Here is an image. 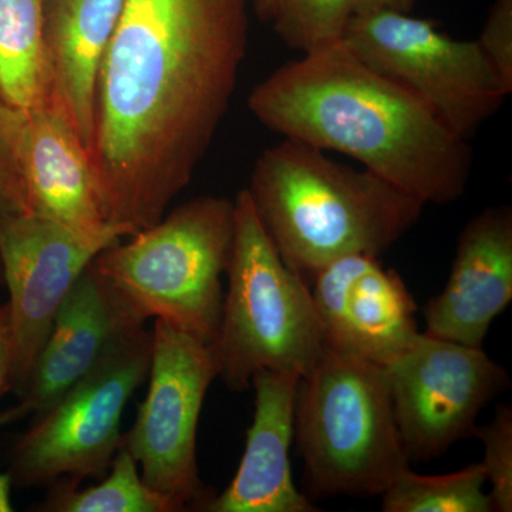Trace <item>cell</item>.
Masks as SVG:
<instances>
[{
	"instance_id": "24",
	"label": "cell",
	"mask_w": 512,
	"mask_h": 512,
	"mask_svg": "<svg viewBox=\"0 0 512 512\" xmlns=\"http://www.w3.org/2000/svg\"><path fill=\"white\" fill-rule=\"evenodd\" d=\"M477 43L512 93V0H495Z\"/></svg>"
},
{
	"instance_id": "9",
	"label": "cell",
	"mask_w": 512,
	"mask_h": 512,
	"mask_svg": "<svg viewBox=\"0 0 512 512\" xmlns=\"http://www.w3.org/2000/svg\"><path fill=\"white\" fill-rule=\"evenodd\" d=\"M150 386L121 446L141 466L144 483L175 511H204L214 495L202 484L197 434L202 404L218 377L210 345L156 320Z\"/></svg>"
},
{
	"instance_id": "22",
	"label": "cell",
	"mask_w": 512,
	"mask_h": 512,
	"mask_svg": "<svg viewBox=\"0 0 512 512\" xmlns=\"http://www.w3.org/2000/svg\"><path fill=\"white\" fill-rule=\"evenodd\" d=\"M473 436L483 443L484 466L490 481L493 511H512V412L501 407L497 417L485 426L476 427Z\"/></svg>"
},
{
	"instance_id": "1",
	"label": "cell",
	"mask_w": 512,
	"mask_h": 512,
	"mask_svg": "<svg viewBox=\"0 0 512 512\" xmlns=\"http://www.w3.org/2000/svg\"><path fill=\"white\" fill-rule=\"evenodd\" d=\"M247 0H126L96 87L90 148L104 217L128 237L190 184L247 55Z\"/></svg>"
},
{
	"instance_id": "11",
	"label": "cell",
	"mask_w": 512,
	"mask_h": 512,
	"mask_svg": "<svg viewBox=\"0 0 512 512\" xmlns=\"http://www.w3.org/2000/svg\"><path fill=\"white\" fill-rule=\"evenodd\" d=\"M128 237L117 225L82 232L40 215L0 217V261L12 322L13 392L22 393L60 306L96 256Z\"/></svg>"
},
{
	"instance_id": "15",
	"label": "cell",
	"mask_w": 512,
	"mask_h": 512,
	"mask_svg": "<svg viewBox=\"0 0 512 512\" xmlns=\"http://www.w3.org/2000/svg\"><path fill=\"white\" fill-rule=\"evenodd\" d=\"M18 153L30 214L82 232L111 227L101 208L89 153L49 97L22 109Z\"/></svg>"
},
{
	"instance_id": "16",
	"label": "cell",
	"mask_w": 512,
	"mask_h": 512,
	"mask_svg": "<svg viewBox=\"0 0 512 512\" xmlns=\"http://www.w3.org/2000/svg\"><path fill=\"white\" fill-rule=\"evenodd\" d=\"M301 376L261 370L255 390L254 420L234 480L214 495L207 512H313L311 501L292 478L291 444L295 437L296 394Z\"/></svg>"
},
{
	"instance_id": "7",
	"label": "cell",
	"mask_w": 512,
	"mask_h": 512,
	"mask_svg": "<svg viewBox=\"0 0 512 512\" xmlns=\"http://www.w3.org/2000/svg\"><path fill=\"white\" fill-rule=\"evenodd\" d=\"M153 333L138 329L36 417L10 451L16 487H43L67 477L101 480L121 446L124 407L150 372Z\"/></svg>"
},
{
	"instance_id": "19",
	"label": "cell",
	"mask_w": 512,
	"mask_h": 512,
	"mask_svg": "<svg viewBox=\"0 0 512 512\" xmlns=\"http://www.w3.org/2000/svg\"><path fill=\"white\" fill-rule=\"evenodd\" d=\"M100 484L79 490V481L59 478L50 484L37 511L45 512H177L163 495L151 490L138 473L136 458L120 446Z\"/></svg>"
},
{
	"instance_id": "3",
	"label": "cell",
	"mask_w": 512,
	"mask_h": 512,
	"mask_svg": "<svg viewBox=\"0 0 512 512\" xmlns=\"http://www.w3.org/2000/svg\"><path fill=\"white\" fill-rule=\"evenodd\" d=\"M247 191L282 261L308 285L343 256L382 255L424 207L372 171L291 138L258 157Z\"/></svg>"
},
{
	"instance_id": "21",
	"label": "cell",
	"mask_w": 512,
	"mask_h": 512,
	"mask_svg": "<svg viewBox=\"0 0 512 512\" xmlns=\"http://www.w3.org/2000/svg\"><path fill=\"white\" fill-rule=\"evenodd\" d=\"M355 9L356 0H278L272 23L286 46L309 55L343 40Z\"/></svg>"
},
{
	"instance_id": "29",
	"label": "cell",
	"mask_w": 512,
	"mask_h": 512,
	"mask_svg": "<svg viewBox=\"0 0 512 512\" xmlns=\"http://www.w3.org/2000/svg\"><path fill=\"white\" fill-rule=\"evenodd\" d=\"M0 285H5V278H3L2 261H0Z\"/></svg>"
},
{
	"instance_id": "2",
	"label": "cell",
	"mask_w": 512,
	"mask_h": 512,
	"mask_svg": "<svg viewBox=\"0 0 512 512\" xmlns=\"http://www.w3.org/2000/svg\"><path fill=\"white\" fill-rule=\"evenodd\" d=\"M248 109L269 130L355 158L424 205L450 204L467 190L468 141L345 40L269 74L249 94Z\"/></svg>"
},
{
	"instance_id": "26",
	"label": "cell",
	"mask_w": 512,
	"mask_h": 512,
	"mask_svg": "<svg viewBox=\"0 0 512 512\" xmlns=\"http://www.w3.org/2000/svg\"><path fill=\"white\" fill-rule=\"evenodd\" d=\"M26 416H29V412L22 403L10 407V409L2 410L0 412V429ZM10 487H12V483H10L8 474L0 473V512L13 511L12 501H10Z\"/></svg>"
},
{
	"instance_id": "5",
	"label": "cell",
	"mask_w": 512,
	"mask_h": 512,
	"mask_svg": "<svg viewBox=\"0 0 512 512\" xmlns=\"http://www.w3.org/2000/svg\"><path fill=\"white\" fill-rule=\"evenodd\" d=\"M111 245L93 265L131 309L211 345L220 328L234 201L200 197Z\"/></svg>"
},
{
	"instance_id": "4",
	"label": "cell",
	"mask_w": 512,
	"mask_h": 512,
	"mask_svg": "<svg viewBox=\"0 0 512 512\" xmlns=\"http://www.w3.org/2000/svg\"><path fill=\"white\" fill-rule=\"evenodd\" d=\"M295 437L318 497H376L410 467L386 369L325 345L299 380Z\"/></svg>"
},
{
	"instance_id": "28",
	"label": "cell",
	"mask_w": 512,
	"mask_h": 512,
	"mask_svg": "<svg viewBox=\"0 0 512 512\" xmlns=\"http://www.w3.org/2000/svg\"><path fill=\"white\" fill-rule=\"evenodd\" d=\"M255 13L262 22H271L275 19L278 0H254Z\"/></svg>"
},
{
	"instance_id": "8",
	"label": "cell",
	"mask_w": 512,
	"mask_h": 512,
	"mask_svg": "<svg viewBox=\"0 0 512 512\" xmlns=\"http://www.w3.org/2000/svg\"><path fill=\"white\" fill-rule=\"evenodd\" d=\"M343 40L363 62L416 94L467 141L511 94L477 40L453 39L412 13L355 15Z\"/></svg>"
},
{
	"instance_id": "10",
	"label": "cell",
	"mask_w": 512,
	"mask_h": 512,
	"mask_svg": "<svg viewBox=\"0 0 512 512\" xmlns=\"http://www.w3.org/2000/svg\"><path fill=\"white\" fill-rule=\"evenodd\" d=\"M384 369L400 436L417 461L439 457L473 436L478 414L510 384L504 367L483 348L426 332Z\"/></svg>"
},
{
	"instance_id": "27",
	"label": "cell",
	"mask_w": 512,
	"mask_h": 512,
	"mask_svg": "<svg viewBox=\"0 0 512 512\" xmlns=\"http://www.w3.org/2000/svg\"><path fill=\"white\" fill-rule=\"evenodd\" d=\"M417 0H356L355 15L392 10V12L412 13Z\"/></svg>"
},
{
	"instance_id": "6",
	"label": "cell",
	"mask_w": 512,
	"mask_h": 512,
	"mask_svg": "<svg viewBox=\"0 0 512 512\" xmlns=\"http://www.w3.org/2000/svg\"><path fill=\"white\" fill-rule=\"evenodd\" d=\"M225 274L228 291L210 345L225 386L245 392L261 370L308 375L325 345L311 289L282 261L247 188L234 200V239Z\"/></svg>"
},
{
	"instance_id": "18",
	"label": "cell",
	"mask_w": 512,
	"mask_h": 512,
	"mask_svg": "<svg viewBox=\"0 0 512 512\" xmlns=\"http://www.w3.org/2000/svg\"><path fill=\"white\" fill-rule=\"evenodd\" d=\"M45 0H0V94L18 109L47 97Z\"/></svg>"
},
{
	"instance_id": "17",
	"label": "cell",
	"mask_w": 512,
	"mask_h": 512,
	"mask_svg": "<svg viewBox=\"0 0 512 512\" xmlns=\"http://www.w3.org/2000/svg\"><path fill=\"white\" fill-rule=\"evenodd\" d=\"M126 0H45L47 97L70 121L90 156L101 62Z\"/></svg>"
},
{
	"instance_id": "25",
	"label": "cell",
	"mask_w": 512,
	"mask_h": 512,
	"mask_svg": "<svg viewBox=\"0 0 512 512\" xmlns=\"http://www.w3.org/2000/svg\"><path fill=\"white\" fill-rule=\"evenodd\" d=\"M13 372H15V357H13L12 322L8 303L0 305V399L5 393L13 390Z\"/></svg>"
},
{
	"instance_id": "13",
	"label": "cell",
	"mask_w": 512,
	"mask_h": 512,
	"mask_svg": "<svg viewBox=\"0 0 512 512\" xmlns=\"http://www.w3.org/2000/svg\"><path fill=\"white\" fill-rule=\"evenodd\" d=\"M144 323L92 262L60 306L20 403L36 417L47 412Z\"/></svg>"
},
{
	"instance_id": "12",
	"label": "cell",
	"mask_w": 512,
	"mask_h": 512,
	"mask_svg": "<svg viewBox=\"0 0 512 512\" xmlns=\"http://www.w3.org/2000/svg\"><path fill=\"white\" fill-rule=\"evenodd\" d=\"M309 289L323 343L343 355L386 367L419 336L416 303L379 256L336 259L313 276Z\"/></svg>"
},
{
	"instance_id": "23",
	"label": "cell",
	"mask_w": 512,
	"mask_h": 512,
	"mask_svg": "<svg viewBox=\"0 0 512 512\" xmlns=\"http://www.w3.org/2000/svg\"><path fill=\"white\" fill-rule=\"evenodd\" d=\"M20 117L22 109L0 94V217L29 212L18 153Z\"/></svg>"
},
{
	"instance_id": "20",
	"label": "cell",
	"mask_w": 512,
	"mask_h": 512,
	"mask_svg": "<svg viewBox=\"0 0 512 512\" xmlns=\"http://www.w3.org/2000/svg\"><path fill=\"white\" fill-rule=\"evenodd\" d=\"M483 463L457 473L420 476L410 467L387 487L382 497L384 512H490V495Z\"/></svg>"
},
{
	"instance_id": "14",
	"label": "cell",
	"mask_w": 512,
	"mask_h": 512,
	"mask_svg": "<svg viewBox=\"0 0 512 512\" xmlns=\"http://www.w3.org/2000/svg\"><path fill=\"white\" fill-rule=\"evenodd\" d=\"M511 301L512 210L487 208L461 231L446 288L424 309L426 333L481 349Z\"/></svg>"
}]
</instances>
